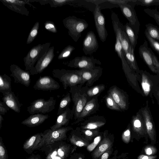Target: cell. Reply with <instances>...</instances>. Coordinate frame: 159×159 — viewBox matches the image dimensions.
Masks as SVG:
<instances>
[{"label": "cell", "instance_id": "cell-1", "mask_svg": "<svg viewBox=\"0 0 159 159\" xmlns=\"http://www.w3.org/2000/svg\"><path fill=\"white\" fill-rule=\"evenodd\" d=\"M70 149V145L61 141L44 146L39 150L44 153L45 159H66Z\"/></svg>", "mask_w": 159, "mask_h": 159}, {"label": "cell", "instance_id": "cell-2", "mask_svg": "<svg viewBox=\"0 0 159 159\" xmlns=\"http://www.w3.org/2000/svg\"><path fill=\"white\" fill-rule=\"evenodd\" d=\"M52 74L54 77L58 79L62 83L65 89H66L68 87L82 85L84 83L75 70L54 69L52 71Z\"/></svg>", "mask_w": 159, "mask_h": 159}, {"label": "cell", "instance_id": "cell-3", "mask_svg": "<svg viewBox=\"0 0 159 159\" xmlns=\"http://www.w3.org/2000/svg\"><path fill=\"white\" fill-rule=\"evenodd\" d=\"M82 85H79L70 88V92L71 94L73 106L71 110L72 119L75 121L77 119L84 107L87 102V96L85 88H81Z\"/></svg>", "mask_w": 159, "mask_h": 159}, {"label": "cell", "instance_id": "cell-4", "mask_svg": "<svg viewBox=\"0 0 159 159\" xmlns=\"http://www.w3.org/2000/svg\"><path fill=\"white\" fill-rule=\"evenodd\" d=\"M63 23L65 27L68 30V35L75 42L80 37L82 32L89 26L85 20L74 16L66 17L63 20Z\"/></svg>", "mask_w": 159, "mask_h": 159}, {"label": "cell", "instance_id": "cell-5", "mask_svg": "<svg viewBox=\"0 0 159 159\" xmlns=\"http://www.w3.org/2000/svg\"><path fill=\"white\" fill-rule=\"evenodd\" d=\"M51 43L49 42L39 44L30 50L23 59L25 70L30 71L34 68L35 64L43 57L50 47Z\"/></svg>", "mask_w": 159, "mask_h": 159}, {"label": "cell", "instance_id": "cell-6", "mask_svg": "<svg viewBox=\"0 0 159 159\" xmlns=\"http://www.w3.org/2000/svg\"><path fill=\"white\" fill-rule=\"evenodd\" d=\"M72 128L70 126L63 127L55 130L50 129L42 133V138L36 150L58 141H64L66 138V133Z\"/></svg>", "mask_w": 159, "mask_h": 159}, {"label": "cell", "instance_id": "cell-7", "mask_svg": "<svg viewBox=\"0 0 159 159\" xmlns=\"http://www.w3.org/2000/svg\"><path fill=\"white\" fill-rule=\"evenodd\" d=\"M111 18L113 30L115 34L119 36L123 53L132 51L133 49L126 33L125 26L120 21L117 15L112 11Z\"/></svg>", "mask_w": 159, "mask_h": 159}, {"label": "cell", "instance_id": "cell-8", "mask_svg": "<svg viewBox=\"0 0 159 159\" xmlns=\"http://www.w3.org/2000/svg\"><path fill=\"white\" fill-rule=\"evenodd\" d=\"M56 100L51 97L47 100L40 98L34 100L27 107V111L30 114L37 113H48L55 108Z\"/></svg>", "mask_w": 159, "mask_h": 159}, {"label": "cell", "instance_id": "cell-9", "mask_svg": "<svg viewBox=\"0 0 159 159\" xmlns=\"http://www.w3.org/2000/svg\"><path fill=\"white\" fill-rule=\"evenodd\" d=\"M140 57L150 70L155 73L159 72V61L151 49L148 47L147 42L145 40L139 49Z\"/></svg>", "mask_w": 159, "mask_h": 159}, {"label": "cell", "instance_id": "cell-10", "mask_svg": "<svg viewBox=\"0 0 159 159\" xmlns=\"http://www.w3.org/2000/svg\"><path fill=\"white\" fill-rule=\"evenodd\" d=\"M133 1L131 0L127 3L120 4L118 5L123 15L128 20L129 25L138 35L140 24L134 9L135 5Z\"/></svg>", "mask_w": 159, "mask_h": 159}, {"label": "cell", "instance_id": "cell-11", "mask_svg": "<svg viewBox=\"0 0 159 159\" xmlns=\"http://www.w3.org/2000/svg\"><path fill=\"white\" fill-rule=\"evenodd\" d=\"M68 67L78 68L80 69H91L96 66V65L101 64V62L93 57L84 56L77 57L69 61L63 63Z\"/></svg>", "mask_w": 159, "mask_h": 159}, {"label": "cell", "instance_id": "cell-12", "mask_svg": "<svg viewBox=\"0 0 159 159\" xmlns=\"http://www.w3.org/2000/svg\"><path fill=\"white\" fill-rule=\"evenodd\" d=\"M99 4L96 5L93 15L96 30L100 40L102 42L106 40L108 34L105 27V18L101 11Z\"/></svg>", "mask_w": 159, "mask_h": 159}, {"label": "cell", "instance_id": "cell-13", "mask_svg": "<svg viewBox=\"0 0 159 159\" xmlns=\"http://www.w3.org/2000/svg\"><path fill=\"white\" fill-rule=\"evenodd\" d=\"M76 72L81 77L86 85L90 86L98 80L101 76L102 69L100 66H96L91 69H82L75 70Z\"/></svg>", "mask_w": 159, "mask_h": 159}, {"label": "cell", "instance_id": "cell-14", "mask_svg": "<svg viewBox=\"0 0 159 159\" xmlns=\"http://www.w3.org/2000/svg\"><path fill=\"white\" fill-rule=\"evenodd\" d=\"M10 75L14 78L15 83L20 84L26 87L30 86L31 79L29 71L24 70L15 64L10 66Z\"/></svg>", "mask_w": 159, "mask_h": 159}, {"label": "cell", "instance_id": "cell-15", "mask_svg": "<svg viewBox=\"0 0 159 159\" xmlns=\"http://www.w3.org/2000/svg\"><path fill=\"white\" fill-rule=\"evenodd\" d=\"M54 47H50L46 53L36 63L34 68L29 71L32 75L40 74L49 65L54 56Z\"/></svg>", "mask_w": 159, "mask_h": 159}, {"label": "cell", "instance_id": "cell-16", "mask_svg": "<svg viewBox=\"0 0 159 159\" xmlns=\"http://www.w3.org/2000/svg\"><path fill=\"white\" fill-rule=\"evenodd\" d=\"M0 1L11 10L26 16H29V11L25 7V5L28 4L35 8L31 4V1L28 0H0Z\"/></svg>", "mask_w": 159, "mask_h": 159}, {"label": "cell", "instance_id": "cell-17", "mask_svg": "<svg viewBox=\"0 0 159 159\" xmlns=\"http://www.w3.org/2000/svg\"><path fill=\"white\" fill-rule=\"evenodd\" d=\"M60 85L58 82L49 76H40L33 86L34 89L42 91H52L58 89Z\"/></svg>", "mask_w": 159, "mask_h": 159}, {"label": "cell", "instance_id": "cell-18", "mask_svg": "<svg viewBox=\"0 0 159 159\" xmlns=\"http://www.w3.org/2000/svg\"><path fill=\"white\" fill-rule=\"evenodd\" d=\"M83 51L86 55H91L96 52L99 47L96 36L92 31L88 32L83 42Z\"/></svg>", "mask_w": 159, "mask_h": 159}, {"label": "cell", "instance_id": "cell-19", "mask_svg": "<svg viewBox=\"0 0 159 159\" xmlns=\"http://www.w3.org/2000/svg\"><path fill=\"white\" fill-rule=\"evenodd\" d=\"M115 36V50L121 61L123 70L127 77L134 76V71L130 68L126 60L119 36L116 34Z\"/></svg>", "mask_w": 159, "mask_h": 159}, {"label": "cell", "instance_id": "cell-20", "mask_svg": "<svg viewBox=\"0 0 159 159\" xmlns=\"http://www.w3.org/2000/svg\"><path fill=\"white\" fill-rule=\"evenodd\" d=\"M99 106L97 96H95L87 102L79 117L74 124L78 123L89 115L96 112L98 110Z\"/></svg>", "mask_w": 159, "mask_h": 159}, {"label": "cell", "instance_id": "cell-21", "mask_svg": "<svg viewBox=\"0 0 159 159\" xmlns=\"http://www.w3.org/2000/svg\"><path fill=\"white\" fill-rule=\"evenodd\" d=\"M86 119L81 123V128L83 129H96L103 126L106 123V119L101 116H94Z\"/></svg>", "mask_w": 159, "mask_h": 159}, {"label": "cell", "instance_id": "cell-22", "mask_svg": "<svg viewBox=\"0 0 159 159\" xmlns=\"http://www.w3.org/2000/svg\"><path fill=\"white\" fill-rule=\"evenodd\" d=\"M116 86L111 88L108 92L121 110H125L127 106V100L124 94Z\"/></svg>", "mask_w": 159, "mask_h": 159}, {"label": "cell", "instance_id": "cell-23", "mask_svg": "<svg viewBox=\"0 0 159 159\" xmlns=\"http://www.w3.org/2000/svg\"><path fill=\"white\" fill-rule=\"evenodd\" d=\"M3 96L2 98L3 102L10 109L16 112L19 113L20 112L22 104L14 93L11 91L5 93Z\"/></svg>", "mask_w": 159, "mask_h": 159}, {"label": "cell", "instance_id": "cell-24", "mask_svg": "<svg viewBox=\"0 0 159 159\" xmlns=\"http://www.w3.org/2000/svg\"><path fill=\"white\" fill-rule=\"evenodd\" d=\"M70 119H72L71 110L68 107L61 114L58 115L55 124L50 127L52 130H55L67 126Z\"/></svg>", "mask_w": 159, "mask_h": 159}, {"label": "cell", "instance_id": "cell-25", "mask_svg": "<svg viewBox=\"0 0 159 159\" xmlns=\"http://www.w3.org/2000/svg\"><path fill=\"white\" fill-rule=\"evenodd\" d=\"M42 133L35 134L25 142L23 148L28 154H31L34 150H36L38 146L41 142L42 137Z\"/></svg>", "mask_w": 159, "mask_h": 159}, {"label": "cell", "instance_id": "cell-26", "mask_svg": "<svg viewBox=\"0 0 159 159\" xmlns=\"http://www.w3.org/2000/svg\"><path fill=\"white\" fill-rule=\"evenodd\" d=\"M49 117L48 115H44L42 113L31 115L22 121L21 124L29 127L37 126L42 124Z\"/></svg>", "mask_w": 159, "mask_h": 159}, {"label": "cell", "instance_id": "cell-27", "mask_svg": "<svg viewBox=\"0 0 159 159\" xmlns=\"http://www.w3.org/2000/svg\"><path fill=\"white\" fill-rule=\"evenodd\" d=\"M142 114L147 133L151 141H155V132L152 120L149 112L146 108L142 111Z\"/></svg>", "mask_w": 159, "mask_h": 159}, {"label": "cell", "instance_id": "cell-28", "mask_svg": "<svg viewBox=\"0 0 159 159\" xmlns=\"http://www.w3.org/2000/svg\"><path fill=\"white\" fill-rule=\"evenodd\" d=\"M11 91L10 77L5 74L0 75V92L3 95Z\"/></svg>", "mask_w": 159, "mask_h": 159}, {"label": "cell", "instance_id": "cell-29", "mask_svg": "<svg viewBox=\"0 0 159 159\" xmlns=\"http://www.w3.org/2000/svg\"><path fill=\"white\" fill-rule=\"evenodd\" d=\"M111 142L109 139L104 138L93 153V157L97 159L99 157L111 148Z\"/></svg>", "mask_w": 159, "mask_h": 159}, {"label": "cell", "instance_id": "cell-30", "mask_svg": "<svg viewBox=\"0 0 159 159\" xmlns=\"http://www.w3.org/2000/svg\"><path fill=\"white\" fill-rule=\"evenodd\" d=\"M124 26L132 48L134 50L137 43L138 35L130 26L128 22L126 23Z\"/></svg>", "mask_w": 159, "mask_h": 159}, {"label": "cell", "instance_id": "cell-31", "mask_svg": "<svg viewBox=\"0 0 159 159\" xmlns=\"http://www.w3.org/2000/svg\"><path fill=\"white\" fill-rule=\"evenodd\" d=\"M134 51H132L124 53L126 60L130 68L133 71H138L139 69L134 54Z\"/></svg>", "mask_w": 159, "mask_h": 159}, {"label": "cell", "instance_id": "cell-32", "mask_svg": "<svg viewBox=\"0 0 159 159\" xmlns=\"http://www.w3.org/2000/svg\"><path fill=\"white\" fill-rule=\"evenodd\" d=\"M143 118L140 114L137 113L132 119V124L134 130L136 132L141 133L143 130Z\"/></svg>", "mask_w": 159, "mask_h": 159}, {"label": "cell", "instance_id": "cell-33", "mask_svg": "<svg viewBox=\"0 0 159 159\" xmlns=\"http://www.w3.org/2000/svg\"><path fill=\"white\" fill-rule=\"evenodd\" d=\"M71 101V98L70 93H68L61 99L60 102L57 116L62 113L67 107H68Z\"/></svg>", "mask_w": 159, "mask_h": 159}, {"label": "cell", "instance_id": "cell-34", "mask_svg": "<svg viewBox=\"0 0 159 159\" xmlns=\"http://www.w3.org/2000/svg\"><path fill=\"white\" fill-rule=\"evenodd\" d=\"M145 26L146 30L149 35L159 42V28L150 23L146 24Z\"/></svg>", "mask_w": 159, "mask_h": 159}, {"label": "cell", "instance_id": "cell-35", "mask_svg": "<svg viewBox=\"0 0 159 159\" xmlns=\"http://www.w3.org/2000/svg\"><path fill=\"white\" fill-rule=\"evenodd\" d=\"M105 88V86L104 84H100L90 88L86 91L85 90V91L87 97H93L100 93L104 90Z\"/></svg>", "mask_w": 159, "mask_h": 159}, {"label": "cell", "instance_id": "cell-36", "mask_svg": "<svg viewBox=\"0 0 159 159\" xmlns=\"http://www.w3.org/2000/svg\"><path fill=\"white\" fill-rule=\"evenodd\" d=\"M141 85L144 94L147 96L151 90V84L149 78L144 73L142 75Z\"/></svg>", "mask_w": 159, "mask_h": 159}, {"label": "cell", "instance_id": "cell-37", "mask_svg": "<svg viewBox=\"0 0 159 159\" xmlns=\"http://www.w3.org/2000/svg\"><path fill=\"white\" fill-rule=\"evenodd\" d=\"M39 23L37 21L31 29L28 37L26 44H27L31 43L37 36L39 28Z\"/></svg>", "mask_w": 159, "mask_h": 159}, {"label": "cell", "instance_id": "cell-38", "mask_svg": "<svg viewBox=\"0 0 159 159\" xmlns=\"http://www.w3.org/2000/svg\"><path fill=\"white\" fill-rule=\"evenodd\" d=\"M75 49V48L72 45H69L67 46L59 54L57 57L58 59L62 60L68 57Z\"/></svg>", "mask_w": 159, "mask_h": 159}, {"label": "cell", "instance_id": "cell-39", "mask_svg": "<svg viewBox=\"0 0 159 159\" xmlns=\"http://www.w3.org/2000/svg\"><path fill=\"white\" fill-rule=\"evenodd\" d=\"M135 5L148 7L151 6H159V0H133Z\"/></svg>", "mask_w": 159, "mask_h": 159}, {"label": "cell", "instance_id": "cell-40", "mask_svg": "<svg viewBox=\"0 0 159 159\" xmlns=\"http://www.w3.org/2000/svg\"><path fill=\"white\" fill-rule=\"evenodd\" d=\"M70 140L71 143L80 147L87 146L88 143L85 140L73 134L70 136Z\"/></svg>", "mask_w": 159, "mask_h": 159}, {"label": "cell", "instance_id": "cell-41", "mask_svg": "<svg viewBox=\"0 0 159 159\" xmlns=\"http://www.w3.org/2000/svg\"><path fill=\"white\" fill-rule=\"evenodd\" d=\"M105 99L106 105L109 108L117 111H121L120 107L110 96L108 95H107Z\"/></svg>", "mask_w": 159, "mask_h": 159}, {"label": "cell", "instance_id": "cell-42", "mask_svg": "<svg viewBox=\"0 0 159 159\" xmlns=\"http://www.w3.org/2000/svg\"><path fill=\"white\" fill-rule=\"evenodd\" d=\"M144 34L151 46L159 55V42L152 38L146 30Z\"/></svg>", "mask_w": 159, "mask_h": 159}, {"label": "cell", "instance_id": "cell-43", "mask_svg": "<svg viewBox=\"0 0 159 159\" xmlns=\"http://www.w3.org/2000/svg\"><path fill=\"white\" fill-rule=\"evenodd\" d=\"M74 0H48V4L52 7H61L70 3Z\"/></svg>", "mask_w": 159, "mask_h": 159}, {"label": "cell", "instance_id": "cell-44", "mask_svg": "<svg viewBox=\"0 0 159 159\" xmlns=\"http://www.w3.org/2000/svg\"><path fill=\"white\" fill-rule=\"evenodd\" d=\"M144 11L149 16L152 18L159 25V12L156 9H145Z\"/></svg>", "mask_w": 159, "mask_h": 159}, {"label": "cell", "instance_id": "cell-45", "mask_svg": "<svg viewBox=\"0 0 159 159\" xmlns=\"http://www.w3.org/2000/svg\"><path fill=\"white\" fill-rule=\"evenodd\" d=\"M0 159H8L7 152L1 137H0Z\"/></svg>", "mask_w": 159, "mask_h": 159}, {"label": "cell", "instance_id": "cell-46", "mask_svg": "<svg viewBox=\"0 0 159 159\" xmlns=\"http://www.w3.org/2000/svg\"><path fill=\"white\" fill-rule=\"evenodd\" d=\"M44 28L48 31L52 33H56L57 30L55 23L52 21L47 20L44 23Z\"/></svg>", "mask_w": 159, "mask_h": 159}, {"label": "cell", "instance_id": "cell-47", "mask_svg": "<svg viewBox=\"0 0 159 159\" xmlns=\"http://www.w3.org/2000/svg\"><path fill=\"white\" fill-rule=\"evenodd\" d=\"M101 137L98 136L95 138L92 143L87 147V149L89 152L92 151L98 144L101 140Z\"/></svg>", "mask_w": 159, "mask_h": 159}, {"label": "cell", "instance_id": "cell-48", "mask_svg": "<svg viewBox=\"0 0 159 159\" xmlns=\"http://www.w3.org/2000/svg\"><path fill=\"white\" fill-rule=\"evenodd\" d=\"M130 131L129 129L126 130L123 133L122 139L123 141L126 143H128L130 139Z\"/></svg>", "mask_w": 159, "mask_h": 159}, {"label": "cell", "instance_id": "cell-49", "mask_svg": "<svg viewBox=\"0 0 159 159\" xmlns=\"http://www.w3.org/2000/svg\"><path fill=\"white\" fill-rule=\"evenodd\" d=\"M10 108L3 102L0 101V114L4 115Z\"/></svg>", "mask_w": 159, "mask_h": 159}, {"label": "cell", "instance_id": "cell-50", "mask_svg": "<svg viewBox=\"0 0 159 159\" xmlns=\"http://www.w3.org/2000/svg\"><path fill=\"white\" fill-rule=\"evenodd\" d=\"M145 152L146 154L149 155L156 152V149L153 146H148L145 148Z\"/></svg>", "mask_w": 159, "mask_h": 159}, {"label": "cell", "instance_id": "cell-51", "mask_svg": "<svg viewBox=\"0 0 159 159\" xmlns=\"http://www.w3.org/2000/svg\"><path fill=\"white\" fill-rule=\"evenodd\" d=\"M131 0H107V2L111 3L118 5L120 4H126L130 2Z\"/></svg>", "mask_w": 159, "mask_h": 159}, {"label": "cell", "instance_id": "cell-52", "mask_svg": "<svg viewBox=\"0 0 159 159\" xmlns=\"http://www.w3.org/2000/svg\"><path fill=\"white\" fill-rule=\"evenodd\" d=\"M157 157L156 156H150L145 155H141L138 156V159H155Z\"/></svg>", "mask_w": 159, "mask_h": 159}, {"label": "cell", "instance_id": "cell-53", "mask_svg": "<svg viewBox=\"0 0 159 159\" xmlns=\"http://www.w3.org/2000/svg\"><path fill=\"white\" fill-rule=\"evenodd\" d=\"M96 132H97V130L92 131L90 129H85L84 131V132L85 135L89 136H91L94 133Z\"/></svg>", "mask_w": 159, "mask_h": 159}, {"label": "cell", "instance_id": "cell-54", "mask_svg": "<svg viewBox=\"0 0 159 159\" xmlns=\"http://www.w3.org/2000/svg\"><path fill=\"white\" fill-rule=\"evenodd\" d=\"M27 159H43L41 157L39 154H32Z\"/></svg>", "mask_w": 159, "mask_h": 159}, {"label": "cell", "instance_id": "cell-55", "mask_svg": "<svg viewBox=\"0 0 159 159\" xmlns=\"http://www.w3.org/2000/svg\"><path fill=\"white\" fill-rule=\"evenodd\" d=\"M109 154L108 152H105L102 154L101 159H107L108 157Z\"/></svg>", "mask_w": 159, "mask_h": 159}, {"label": "cell", "instance_id": "cell-56", "mask_svg": "<svg viewBox=\"0 0 159 159\" xmlns=\"http://www.w3.org/2000/svg\"><path fill=\"white\" fill-rule=\"evenodd\" d=\"M3 120V118L2 115L0 114V129H1L2 127V124Z\"/></svg>", "mask_w": 159, "mask_h": 159}, {"label": "cell", "instance_id": "cell-57", "mask_svg": "<svg viewBox=\"0 0 159 159\" xmlns=\"http://www.w3.org/2000/svg\"><path fill=\"white\" fill-rule=\"evenodd\" d=\"M79 159H82V158L81 157H80Z\"/></svg>", "mask_w": 159, "mask_h": 159}, {"label": "cell", "instance_id": "cell-58", "mask_svg": "<svg viewBox=\"0 0 159 159\" xmlns=\"http://www.w3.org/2000/svg\"><path fill=\"white\" fill-rule=\"evenodd\" d=\"M158 73L159 74V72H158Z\"/></svg>", "mask_w": 159, "mask_h": 159}]
</instances>
